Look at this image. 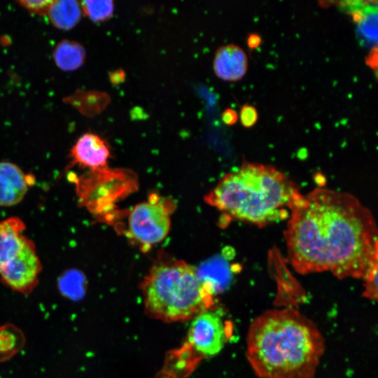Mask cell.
Here are the masks:
<instances>
[{
    "label": "cell",
    "instance_id": "cell-1",
    "mask_svg": "<svg viewBox=\"0 0 378 378\" xmlns=\"http://www.w3.org/2000/svg\"><path fill=\"white\" fill-rule=\"evenodd\" d=\"M372 212L354 195L326 188L302 195L284 231L287 260L300 274L363 279L378 258Z\"/></svg>",
    "mask_w": 378,
    "mask_h": 378
},
{
    "label": "cell",
    "instance_id": "cell-2",
    "mask_svg": "<svg viewBox=\"0 0 378 378\" xmlns=\"http://www.w3.org/2000/svg\"><path fill=\"white\" fill-rule=\"evenodd\" d=\"M324 350L316 326L293 308L269 309L249 326L246 357L260 378H313Z\"/></svg>",
    "mask_w": 378,
    "mask_h": 378
},
{
    "label": "cell",
    "instance_id": "cell-3",
    "mask_svg": "<svg viewBox=\"0 0 378 378\" xmlns=\"http://www.w3.org/2000/svg\"><path fill=\"white\" fill-rule=\"evenodd\" d=\"M302 194L275 167L244 162L226 174L205 200L228 217L266 226L288 219Z\"/></svg>",
    "mask_w": 378,
    "mask_h": 378
},
{
    "label": "cell",
    "instance_id": "cell-4",
    "mask_svg": "<svg viewBox=\"0 0 378 378\" xmlns=\"http://www.w3.org/2000/svg\"><path fill=\"white\" fill-rule=\"evenodd\" d=\"M147 314L164 322L192 319L210 306L211 290L182 260L154 265L141 285Z\"/></svg>",
    "mask_w": 378,
    "mask_h": 378
},
{
    "label": "cell",
    "instance_id": "cell-5",
    "mask_svg": "<svg viewBox=\"0 0 378 378\" xmlns=\"http://www.w3.org/2000/svg\"><path fill=\"white\" fill-rule=\"evenodd\" d=\"M170 217L163 204L146 202L137 204L129 216L132 235L144 245H152L163 240L170 229Z\"/></svg>",
    "mask_w": 378,
    "mask_h": 378
},
{
    "label": "cell",
    "instance_id": "cell-6",
    "mask_svg": "<svg viewBox=\"0 0 378 378\" xmlns=\"http://www.w3.org/2000/svg\"><path fill=\"white\" fill-rule=\"evenodd\" d=\"M192 319L188 335L190 344L205 356L218 354L227 338V329L221 317L207 309Z\"/></svg>",
    "mask_w": 378,
    "mask_h": 378
},
{
    "label": "cell",
    "instance_id": "cell-7",
    "mask_svg": "<svg viewBox=\"0 0 378 378\" xmlns=\"http://www.w3.org/2000/svg\"><path fill=\"white\" fill-rule=\"evenodd\" d=\"M111 156L106 141L94 133H85L78 138L71 149L73 164L92 170L103 169Z\"/></svg>",
    "mask_w": 378,
    "mask_h": 378
},
{
    "label": "cell",
    "instance_id": "cell-8",
    "mask_svg": "<svg viewBox=\"0 0 378 378\" xmlns=\"http://www.w3.org/2000/svg\"><path fill=\"white\" fill-rule=\"evenodd\" d=\"M24 223L18 217L0 221V268L19 258L34 242L24 235Z\"/></svg>",
    "mask_w": 378,
    "mask_h": 378
},
{
    "label": "cell",
    "instance_id": "cell-9",
    "mask_svg": "<svg viewBox=\"0 0 378 378\" xmlns=\"http://www.w3.org/2000/svg\"><path fill=\"white\" fill-rule=\"evenodd\" d=\"M213 67L216 75L220 79L237 81L241 79L247 71L246 54L235 44L223 46L215 54Z\"/></svg>",
    "mask_w": 378,
    "mask_h": 378
},
{
    "label": "cell",
    "instance_id": "cell-10",
    "mask_svg": "<svg viewBox=\"0 0 378 378\" xmlns=\"http://www.w3.org/2000/svg\"><path fill=\"white\" fill-rule=\"evenodd\" d=\"M27 189V179L22 169L12 162H0V206L20 203Z\"/></svg>",
    "mask_w": 378,
    "mask_h": 378
},
{
    "label": "cell",
    "instance_id": "cell-11",
    "mask_svg": "<svg viewBox=\"0 0 378 378\" xmlns=\"http://www.w3.org/2000/svg\"><path fill=\"white\" fill-rule=\"evenodd\" d=\"M48 15L56 27L68 29L74 27L80 20L81 8L75 1H53Z\"/></svg>",
    "mask_w": 378,
    "mask_h": 378
},
{
    "label": "cell",
    "instance_id": "cell-12",
    "mask_svg": "<svg viewBox=\"0 0 378 378\" xmlns=\"http://www.w3.org/2000/svg\"><path fill=\"white\" fill-rule=\"evenodd\" d=\"M53 55L55 63L60 69L73 71L82 66L85 53L79 43L63 41L56 47Z\"/></svg>",
    "mask_w": 378,
    "mask_h": 378
},
{
    "label": "cell",
    "instance_id": "cell-13",
    "mask_svg": "<svg viewBox=\"0 0 378 378\" xmlns=\"http://www.w3.org/2000/svg\"><path fill=\"white\" fill-rule=\"evenodd\" d=\"M25 337L15 325L0 326V362L6 361L18 353L24 346Z\"/></svg>",
    "mask_w": 378,
    "mask_h": 378
},
{
    "label": "cell",
    "instance_id": "cell-14",
    "mask_svg": "<svg viewBox=\"0 0 378 378\" xmlns=\"http://www.w3.org/2000/svg\"><path fill=\"white\" fill-rule=\"evenodd\" d=\"M82 9L93 22H102L108 19L113 13L114 5L111 0L84 1Z\"/></svg>",
    "mask_w": 378,
    "mask_h": 378
},
{
    "label": "cell",
    "instance_id": "cell-15",
    "mask_svg": "<svg viewBox=\"0 0 378 378\" xmlns=\"http://www.w3.org/2000/svg\"><path fill=\"white\" fill-rule=\"evenodd\" d=\"M83 281V275L79 271L67 270L59 279V290L69 298L77 297L81 293Z\"/></svg>",
    "mask_w": 378,
    "mask_h": 378
},
{
    "label": "cell",
    "instance_id": "cell-16",
    "mask_svg": "<svg viewBox=\"0 0 378 378\" xmlns=\"http://www.w3.org/2000/svg\"><path fill=\"white\" fill-rule=\"evenodd\" d=\"M377 262L373 264L363 279L365 284L363 296L372 300H377Z\"/></svg>",
    "mask_w": 378,
    "mask_h": 378
},
{
    "label": "cell",
    "instance_id": "cell-17",
    "mask_svg": "<svg viewBox=\"0 0 378 378\" xmlns=\"http://www.w3.org/2000/svg\"><path fill=\"white\" fill-rule=\"evenodd\" d=\"M258 114L256 108L251 104L244 105L239 113L241 125L246 128L253 127L257 122Z\"/></svg>",
    "mask_w": 378,
    "mask_h": 378
},
{
    "label": "cell",
    "instance_id": "cell-18",
    "mask_svg": "<svg viewBox=\"0 0 378 378\" xmlns=\"http://www.w3.org/2000/svg\"><path fill=\"white\" fill-rule=\"evenodd\" d=\"M31 13L48 14L53 1H21L19 2Z\"/></svg>",
    "mask_w": 378,
    "mask_h": 378
},
{
    "label": "cell",
    "instance_id": "cell-19",
    "mask_svg": "<svg viewBox=\"0 0 378 378\" xmlns=\"http://www.w3.org/2000/svg\"><path fill=\"white\" fill-rule=\"evenodd\" d=\"M377 14L374 16L370 15L367 17L365 15L363 20L360 22V27L362 34L368 36L369 38H377Z\"/></svg>",
    "mask_w": 378,
    "mask_h": 378
},
{
    "label": "cell",
    "instance_id": "cell-20",
    "mask_svg": "<svg viewBox=\"0 0 378 378\" xmlns=\"http://www.w3.org/2000/svg\"><path fill=\"white\" fill-rule=\"evenodd\" d=\"M223 122L227 125L235 124L238 120L237 112L232 108H226L221 115Z\"/></svg>",
    "mask_w": 378,
    "mask_h": 378
},
{
    "label": "cell",
    "instance_id": "cell-21",
    "mask_svg": "<svg viewBox=\"0 0 378 378\" xmlns=\"http://www.w3.org/2000/svg\"><path fill=\"white\" fill-rule=\"evenodd\" d=\"M109 78L113 85L120 84L125 80V73L122 69H117L110 74Z\"/></svg>",
    "mask_w": 378,
    "mask_h": 378
},
{
    "label": "cell",
    "instance_id": "cell-22",
    "mask_svg": "<svg viewBox=\"0 0 378 378\" xmlns=\"http://www.w3.org/2000/svg\"><path fill=\"white\" fill-rule=\"evenodd\" d=\"M247 46L251 49H255L258 48L262 43L261 36L256 33H252L248 35L247 38Z\"/></svg>",
    "mask_w": 378,
    "mask_h": 378
},
{
    "label": "cell",
    "instance_id": "cell-23",
    "mask_svg": "<svg viewBox=\"0 0 378 378\" xmlns=\"http://www.w3.org/2000/svg\"><path fill=\"white\" fill-rule=\"evenodd\" d=\"M366 64L371 68L376 70L377 67V48L375 46L369 52L366 57Z\"/></svg>",
    "mask_w": 378,
    "mask_h": 378
}]
</instances>
